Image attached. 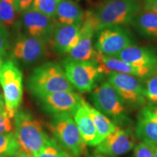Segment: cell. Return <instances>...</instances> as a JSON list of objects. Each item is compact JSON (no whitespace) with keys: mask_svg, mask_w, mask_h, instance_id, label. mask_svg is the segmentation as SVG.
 <instances>
[{"mask_svg":"<svg viewBox=\"0 0 157 157\" xmlns=\"http://www.w3.org/2000/svg\"><path fill=\"white\" fill-rule=\"evenodd\" d=\"M87 110L90 117L93 119L96 130L98 132L99 143L103 141L107 136L113 132L116 129V124L105 115L100 112L95 108L90 106L87 103Z\"/></svg>","mask_w":157,"mask_h":157,"instance_id":"22","label":"cell"},{"mask_svg":"<svg viewBox=\"0 0 157 157\" xmlns=\"http://www.w3.org/2000/svg\"><path fill=\"white\" fill-rule=\"evenodd\" d=\"M79 25H63L57 23L51 44L54 52L60 56H66L75 48L80 39Z\"/></svg>","mask_w":157,"mask_h":157,"instance_id":"15","label":"cell"},{"mask_svg":"<svg viewBox=\"0 0 157 157\" xmlns=\"http://www.w3.org/2000/svg\"><path fill=\"white\" fill-rule=\"evenodd\" d=\"M140 10L138 0H109L95 11L84 13L90 19L97 33L106 27L123 26L130 23Z\"/></svg>","mask_w":157,"mask_h":157,"instance_id":"2","label":"cell"},{"mask_svg":"<svg viewBox=\"0 0 157 157\" xmlns=\"http://www.w3.org/2000/svg\"><path fill=\"white\" fill-rule=\"evenodd\" d=\"M4 63H5V61H4V60H3V58H2V57L0 56V68H1L2 66V65L4 64Z\"/></svg>","mask_w":157,"mask_h":157,"instance_id":"35","label":"cell"},{"mask_svg":"<svg viewBox=\"0 0 157 157\" xmlns=\"http://www.w3.org/2000/svg\"><path fill=\"white\" fill-rule=\"evenodd\" d=\"M26 87L35 98L59 92L74 91L64 70L53 61L44 63L35 68L27 78Z\"/></svg>","mask_w":157,"mask_h":157,"instance_id":"1","label":"cell"},{"mask_svg":"<svg viewBox=\"0 0 157 157\" xmlns=\"http://www.w3.org/2000/svg\"><path fill=\"white\" fill-rule=\"evenodd\" d=\"M3 96V95H2V93H1V90H0V97H2Z\"/></svg>","mask_w":157,"mask_h":157,"instance_id":"39","label":"cell"},{"mask_svg":"<svg viewBox=\"0 0 157 157\" xmlns=\"http://www.w3.org/2000/svg\"><path fill=\"white\" fill-rule=\"evenodd\" d=\"M74 117L85 144L90 146H97L99 144L98 132L93 119L88 112L87 103L85 101L77 109Z\"/></svg>","mask_w":157,"mask_h":157,"instance_id":"19","label":"cell"},{"mask_svg":"<svg viewBox=\"0 0 157 157\" xmlns=\"http://www.w3.org/2000/svg\"><path fill=\"white\" fill-rule=\"evenodd\" d=\"M156 145L140 142L135 147V157H154Z\"/></svg>","mask_w":157,"mask_h":157,"instance_id":"28","label":"cell"},{"mask_svg":"<svg viewBox=\"0 0 157 157\" xmlns=\"http://www.w3.org/2000/svg\"><path fill=\"white\" fill-rule=\"evenodd\" d=\"M15 0H0V25L7 29L15 24L16 20Z\"/></svg>","mask_w":157,"mask_h":157,"instance_id":"23","label":"cell"},{"mask_svg":"<svg viewBox=\"0 0 157 157\" xmlns=\"http://www.w3.org/2000/svg\"><path fill=\"white\" fill-rule=\"evenodd\" d=\"M0 85L3 91L5 110L10 119L14 118L23 98V74L13 60H6L0 68Z\"/></svg>","mask_w":157,"mask_h":157,"instance_id":"5","label":"cell"},{"mask_svg":"<svg viewBox=\"0 0 157 157\" xmlns=\"http://www.w3.org/2000/svg\"><path fill=\"white\" fill-rule=\"evenodd\" d=\"M10 48V32L8 29L0 25V56L4 58Z\"/></svg>","mask_w":157,"mask_h":157,"instance_id":"29","label":"cell"},{"mask_svg":"<svg viewBox=\"0 0 157 157\" xmlns=\"http://www.w3.org/2000/svg\"><path fill=\"white\" fill-rule=\"evenodd\" d=\"M47 44L48 43L36 37L21 35L15 39L12 48V60L25 66L36 64L47 56Z\"/></svg>","mask_w":157,"mask_h":157,"instance_id":"10","label":"cell"},{"mask_svg":"<svg viewBox=\"0 0 157 157\" xmlns=\"http://www.w3.org/2000/svg\"><path fill=\"white\" fill-rule=\"evenodd\" d=\"M91 99L95 109L112 119L113 122L123 123L128 120L124 103L108 81L102 82L93 90Z\"/></svg>","mask_w":157,"mask_h":157,"instance_id":"7","label":"cell"},{"mask_svg":"<svg viewBox=\"0 0 157 157\" xmlns=\"http://www.w3.org/2000/svg\"><path fill=\"white\" fill-rule=\"evenodd\" d=\"M48 127L59 144L72 156L79 157L85 152L87 145L71 116L52 115Z\"/></svg>","mask_w":157,"mask_h":157,"instance_id":"4","label":"cell"},{"mask_svg":"<svg viewBox=\"0 0 157 157\" xmlns=\"http://www.w3.org/2000/svg\"><path fill=\"white\" fill-rule=\"evenodd\" d=\"M146 99L150 105L157 107V74L149 77L146 85Z\"/></svg>","mask_w":157,"mask_h":157,"instance_id":"27","label":"cell"},{"mask_svg":"<svg viewBox=\"0 0 157 157\" xmlns=\"http://www.w3.org/2000/svg\"><path fill=\"white\" fill-rule=\"evenodd\" d=\"M20 148L14 132L0 134V157L14 156Z\"/></svg>","mask_w":157,"mask_h":157,"instance_id":"24","label":"cell"},{"mask_svg":"<svg viewBox=\"0 0 157 157\" xmlns=\"http://www.w3.org/2000/svg\"><path fill=\"white\" fill-rule=\"evenodd\" d=\"M5 101H4V98L2 96V97H0V111H1V110H5Z\"/></svg>","mask_w":157,"mask_h":157,"instance_id":"34","label":"cell"},{"mask_svg":"<svg viewBox=\"0 0 157 157\" xmlns=\"http://www.w3.org/2000/svg\"><path fill=\"white\" fill-rule=\"evenodd\" d=\"M154 157H157V146L156 149H155V152H154Z\"/></svg>","mask_w":157,"mask_h":157,"instance_id":"38","label":"cell"},{"mask_svg":"<svg viewBox=\"0 0 157 157\" xmlns=\"http://www.w3.org/2000/svg\"><path fill=\"white\" fill-rule=\"evenodd\" d=\"M15 157H33V156H31L30 154H27L26 152L23 151L22 150H20L15 155Z\"/></svg>","mask_w":157,"mask_h":157,"instance_id":"33","label":"cell"},{"mask_svg":"<svg viewBox=\"0 0 157 157\" xmlns=\"http://www.w3.org/2000/svg\"><path fill=\"white\" fill-rule=\"evenodd\" d=\"M133 29L144 38L157 39V14L149 11L140 12L130 23Z\"/></svg>","mask_w":157,"mask_h":157,"instance_id":"21","label":"cell"},{"mask_svg":"<svg viewBox=\"0 0 157 157\" xmlns=\"http://www.w3.org/2000/svg\"><path fill=\"white\" fill-rule=\"evenodd\" d=\"M20 23L25 34L42 39L48 44L52 40L58 23L56 18L47 16L31 7L21 13Z\"/></svg>","mask_w":157,"mask_h":157,"instance_id":"11","label":"cell"},{"mask_svg":"<svg viewBox=\"0 0 157 157\" xmlns=\"http://www.w3.org/2000/svg\"><path fill=\"white\" fill-rule=\"evenodd\" d=\"M60 0H34L31 7L47 16L56 18V10Z\"/></svg>","mask_w":157,"mask_h":157,"instance_id":"26","label":"cell"},{"mask_svg":"<svg viewBox=\"0 0 157 157\" xmlns=\"http://www.w3.org/2000/svg\"><path fill=\"white\" fill-rule=\"evenodd\" d=\"M6 110L0 111V134L10 132L13 129V124Z\"/></svg>","mask_w":157,"mask_h":157,"instance_id":"30","label":"cell"},{"mask_svg":"<svg viewBox=\"0 0 157 157\" xmlns=\"http://www.w3.org/2000/svg\"><path fill=\"white\" fill-rule=\"evenodd\" d=\"M135 143V137L130 129L117 127L113 132L98 145L95 152L105 156L117 157L132 150Z\"/></svg>","mask_w":157,"mask_h":157,"instance_id":"13","label":"cell"},{"mask_svg":"<svg viewBox=\"0 0 157 157\" xmlns=\"http://www.w3.org/2000/svg\"><path fill=\"white\" fill-rule=\"evenodd\" d=\"M95 33L93 23L87 17L84 15L80 29L79 42L68 53L67 58L78 61L93 60L96 52L93 44V36Z\"/></svg>","mask_w":157,"mask_h":157,"instance_id":"16","label":"cell"},{"mask_svg":"<svg viewBox=\"0 0 157 157\" xmlns=\"http://www.w3.org/2000/svg\"><path fill=\"white\" fill-rule=\"evenodd\" d=\"M135 132L139 140L157 146V114L151 105L141 109Z\"/></svg>","mask_w":157,"mask_h":157,"instance_id":"18","label":"cell"},{"mask_svg":"<svg viewBox=\"0 0 157 157\" xmlns=\"http://www.w3.org/2000/svg\"><path fill=\"white\" fill-rule=\"evenodd\" d=\"M113 57L133 66L157 71V52L150 48L132 44Z\"/></svg>","mask_w":157,"mask_h":157,"instance_id":"17","label":"cell"},{"mask_svg":"<svg viewBox=\"0 0 157 157\" xmlns=\"http://www.w3.org/2000/svg\"><path fill=\"white\" fill-rule=\"evenodd\" d=\"M84 13L73 0H60L56 10V21L63 25L82 24Z\"/></svg>","mask_w":157,"mask_h":157,"instance_id":"20","label":"cell"},{"mask_svg":"<svg viewBox=\"0 0 157 157\" xmlns=\"http://www.w3.org/2000/svg\"><path fill=\"white\" fill-rule=\"evenodd\" d=\"M34 0H15V5L16 11L22 13L23 11L29 9L32 5Z\"/></svg>","mask_w":157,"mask_h":157,"instance_id":"31","label":"cell"},{"mask_svg":"<svg viewBox=\"0 0 157 157\" xmlns=\"http://www.w3.org/2000/svg\"><path fill=\"white\" fill-rule=\"evenodd\" d=\"M34 157H71L58 141L50 137L46 145Z\"/></svg>","mask_w":157,"mask_h":157,"instance_id":"25","label":"cell"},{"mask_svg":"<svg viewBox=\"0 0 157 157\" xmlns=\"http://www.w3.org/2000/svg\"><path fill=\"white\" fill-rule=\"evenodd\" d=\"M97 34L96 50L105 56H117L135 42L130 31L121 25L106 27Z\"/></svg>","mask_w":157,"mask_h":157,"instance_id":"9","label":"cell"},{"mask_svg":"<svg viewBox=\"0 0 157 157\" xmlns=\"http://www.w3.org/2000/svg\"><path fill=\"white\" fill-rule=\"evenodd\" d=\"M151 106H152L153 111H154V112H155V113H156V114H157V107H154V106H153V105H151Z\"/></svg>","mask_w":157,"mask_h":157,"instance_id":"37","label":"cell"},{"mask_svg":"<svg viewBox=\"0 0 157 157\" xmlns=\"http://www.w3.org/2000/svg\"><path fill=\"white\" fill-rule=\"evenodd\" d=\"M99 65L105 75L110 72L126 74L140 78H149L157 74V71L146 67H139L113 56H105L96 50L93 60Z\"/></svg>","mask_w":157,"mask_h":157,"instance_id":"14","label":"cell"},{"mask_svg":"<svg viewBox=\"0 0 157 157\" xmlns=\"http://www.w3.org/2000/svg\"><path fill=\"white\" fill-rule=\"evenodd\" d=\"M91 157H105V156H104V155H102V154H95V156H91Z\"/></svg>","mask_w":157,"mask_h":157,"instance_id":"36","label":"cell"},{"mask_svg":"<svg viewBox=\"0 0 157 157\" xmlns=\"http://www.w3.org/2000/svg\"><path fill=\"white\" fill-rule=\"evenodd\" d=\"M106 77L124 103L134 107L141 106L146 103V87L139 78L117 72H110L106 74Z\"/></svg>","mask_w":157,"mask_h":157,"instance_id":"8","label":"cell"},{"mask_svg":"<svg viewBox=\"0 0 157 157\" xmlns=\"http://www.w3.org/2000/svg\"><path fill=\"white\" fill-rule=\"evenodd\" d=\"M41 107L52 115L74 116L84 100L78 94L72 92H59L36 98Z\"/></svg>","mask_w":157,"mask_h":157,"instance_id":"12","label":"cell"},{"mask_svg":"<svg viewBox=\"0 0 157 157\" xmlns=\"http://www.w3.org/2000/svg\"><path fill=\"white\" fill-rule=\"evenodd\" d=\"M62 65L68 81L81 93L93 91L105 75L95 60L78 61L66 58Z\"/></svg>","mask_w":157,"mask_h":157,"instance_id":"6","label":"cell"},{"mask_svg":"<svg viewBox=\"0 0 157 157\" xmlns=\"http://www.w3.org/2000/svg\"><path fill=\"white\" fill-rule=\"evenodd\" d=\"M143 9L157 14V0H144Z\"/></svg>","mask_w":157,"mask_h":157,"instance_id":"32","label":"cell"},{"mask_svg":"<svg viewBox=\"0 0 157 157\" xmlns=\"http://www.w3.org/2000/svg\"><path fill=\"white\" fill-rule=\"evenodd\" d=\"M14 124V133L20 148L34 157L44 148L50 137L44 132L40 121L26 110H17Z\"/></svg>","mask_w":157,"mask_h":157,"instance_id":"3","label":"cell"}]
</instances>
